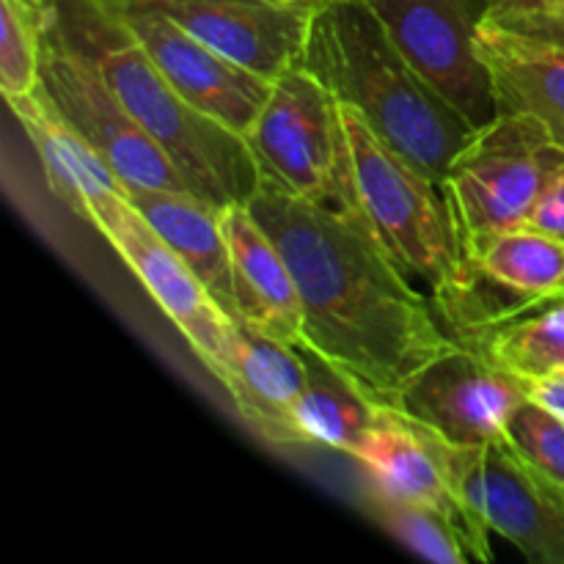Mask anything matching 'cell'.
<instances>
[{"mask_svg":"<svg viewBox=\"0 0 564 564\" xmlns=\"http://www.w3.org/2000/svg\"><path fill=\"white\" fill-rule=\"evenodd\" d=\"M405 58L471 121L496 116L488 72L477 55V31L488 0H364Z\"/></svg>","mask_w":564,"mask_h":564,"instance_id":"obj_8","label":"cell"},{"mask_svg":"<svg viewBox=\"0 0 564 564\" xmlns=\"http://www.w3.org/2000/svg\"><path fill=\"white\" fill-rule=\"evenodd\" d=\"M352 460L361 463L372 488L397 499L438 507L452 518L463 538L460 516H457L455 496L446 482L444 460H441L438 438L433 430L413 422L394 405L378 402L372 427Z\"/></svg>","mask_w":564,"mask_h":564,"instance_id":"obj_18","label":"cell"},{"mask_svg":"<svg viewBox=\"0 0 564 564\" xmlns=\"http://www.w3.org/2000/svg\"><path fill=\"white\" fill-rule=\"evenodd\" d=\"M518 383H521L527 400L564 416V369H554V372L538 375V378H518Z\"/></svg>","mask_w":564,"mask_h":564,"instance_id":"obj_28","label":"cell"},{"mask_svg":"<svg viewBox=\"0 0 564 564\" xmlns=\"http://www.w3.org/2000/svg\"><path fill=\"white\" fill-rule=\"evenodd\" d=\"M0 91L6 99L25 97L39 88L44 0H0Z\"/></svg>","mask_w":564,"mask_h":564,"instance_id":"obj_24","label":"cell"},{"mask_svg":"<svg viewBox=\"0 0 564 564\" xmlns=\"http://www.w3.org/2000/svg\"><path fill=\"white\" fill-rule=\"evenodd\" d=\"M306 383L301 347L246 323L235 325V358L224 389L242 422L275 446H301L295 408Z\"/></svg>","mask_w":564,"mask_h":564,"instance_id":"obj_17","label":"cell"},{"mask_svg":"<svg viewBox=\"0 0 564 564\" xmlns=\"http://www.w3.org/2000/svg\"><path fill=\"white\" fill-rule=\"evenodd\" d=\"M231 251L237 323H246L284 345H306L297 284L273 237L251 215L248 204L220 209Z\"/></svg>","mask_w":564,"mask_h":564,"instance_id":"obj_16","label":"cell"},{"mask_svg":"<svg viewBox=\"0 0 564 564\" xmlns=\"http://www.w3.org/2000/svg\"><path fill=\"white\" fill-rule=\"evenodd\" d=\"M39 88L61 119L113 169L130 191H187L169 154L147 135L91 58L66 36L44 0Z\"/></svg>","mask_w":564,"mask_h":564,"instance_id":"obj_6","label":"cell"},{"mask_svg":"<svg viewBox=\"0 0 564 564\" xmlns=\"http://www.w3.org/2000/svg\"><path fill=\"white\" fill-rule=\"evenodd\" d=\"M121 262L132 270L165 317L176 325L209 375L226 383L235 358V319L213 301L207 286L182 262L180 253L143 220L132 202L121 204L97 226Z\"/></svg>","mask_w":564,"mask_h":564,"instance_id":"obj_9","label":"cell"},{"mask_svg":"<svg viewBox=\"0 0 564 564\" xmlns=\"http://www.w3.org/2000/svg\"><path fill=\"white\" fill-rule=\"evenodd\" d=\"M339 121L341 169L334 207L356 220L408 279L430 286L446 330L455 336L477 306L479 275L468 262L444 191L397 154L350 105L339 102Z\"/></svg>","mask_w":564,"mask_h":564,"instance_id":"obj_3","label":"cell"},{"mask_svg":"<svg viewBox=\"0 0 564 564\" xmlns=\"http://www.w3.org/2000/svg\"><path fill=\"white\" fill-rule=\"evenodd\" d=\"M527 226L554 237V240H560L564 246V165L560 169V174L551 180V185L543 191L538 207L529 215Z\"/></svg>","mask_w":564,"mask_h":564,"instance_id":"obj_27","label":"cell"},{"mask_svg":"<svg viewBox=\"0 0 564 564\" xmlns=\"http://www.w3.org/2000/svg\"><path fill=\"white\" fill-rule=\"evenodd\" d=\"M507 444L564 490V416L527 400L510 419Z\"/></svg>","mask_w":564,"mask_h":564,"instance_id":"obj_25","label":"cell"},{"mask_svg":"<svg viewBox=\"0 0 564 564\" xmlns=\"http://www.w3.org/2000/svg\"><path fill=\"white\" fill-rule=\"evenodd\" d=\"M246 141L264 176L334 207L341 169L339 102L303 61L275 77Z\"/></svg>","mask_w":564,"mask_h":564,"instance_id":"obj_7","label":"cell"},{"mask_svg":"<svg viewBox=\"0 0 564 564\" xmlns=\"http://www.w3.org/2000/svg\"><path fill=\"white\" fill-rule=\"evenodd\" d=\"M306 383L295 408L301 446H325L356 457L378 413V400L352 378L308 345H301Z\"/></svg>","mask_w":564,"mask_h":564,"instance_id":"obj_21","label":"cell"},{"mask_svg":"<svg viewBox=\"0 0 564 564\" xmlns=\"http://www.w3.org/2000/svg\"><path fill=\"white\" fill-rule=\"evenodd\" d=\"M482 516L529 562L564 564V490L529 466L507 438L485 446Z\"/></svg>","mask_w":564,"mask_h":564,"instance_id":"obj_13","label":"cell"},{"mask_svg":"<svg viewBox=\"0 0 564 564\" xmlns=\"http://www.w3.org/2000/svg\"><path fill=\"white\" fill-rule=\"evenodd\" d=\"M562 165L564 149L532 116L496 113L477 127L441 185L466 251L482 237L527 226Z\"/></svg>","mask_w":564,"mask_h":564,"instance_id":"obj_5","label":"cell"},{"mask_svg":"<svg viewBox=\"0 0 564 564\" xmlns=\"http://www.w3.org/2000/svg\"><path fill=\"white\" fill-rule=\"evenodd\" d=\"M477 55L488 72L496 113H527L564 149V42L485 14Z\"/></svg>","mask_w":564,"mask_h":564,"instance_id":"obj_14","label":"cell"},{"mask_svg":"<svg viewBox=\"0 0 564 564\" xmlns=\"http://www.w3.org/2000/svg\"><path fill=\"white\" fill-rule=\"evenodd\" d=\"M224 58L273 83L303 58L312 3L268 0H152Z\"/></svg>","mask_w":564,"mask_h":564,"instance_id":"obj_12","label":"cell"},{"mask_svg":"<svg viewBox=\"0 0 564 564\" xmlns=\"http://www.w3.org/2000/svg\"><path fill=\"white\" fill-rule=\"evenodd\" d=\"M466 253L482 284L512 297L534 301L564 292V246L532 226L496 231L471 242Z\"/></svg>","mask_w":564,"mask_h":564,"instance_id":"obj_22","label":"cell"},{"mask_svg":"<svg viewBox=\"0 0 564 564\" xmlns=\"http://www.w3.org/2000/svg\"><path fill=\"white\" fill-rule=\"evenodd\" d=\"M518 0H488V11H505V9H512Z\"/></svg>","mask_w":564,"mask_h":564,"instance_id":"obj_29","label":"cell"},{"mask_svg":"<svg viewBox=\"0 0 564 564\" xmlns=\"http://www.w3.org/2000/svg\"><path fill=\"white\" fill-rule=\"evenodd\" d=\"M516 378L564 369V292L499 303L455 336Z\"/></svg>","mask_w":564,"mask_h":564,"instance_id":"obj_19","label":"cell"},{"mask_svg":"<svg viewBox=\"0 0 564 564\" xmlns=\"http://www.w3.org/2000/svg\"><path fill=\"white\" fill-rule=\"evenodd\" d=\"M308 3L303 66L413 169L444 185L452 160L477 127L405 58L364 0Z\"/></svg>","mask_w":564,"mask_h":564,"instance_id":"obj_2","label":"cell"},{"mask_svg":"<svg viewBox=\"0 0 564 564\" xmlns=\"http://www.w3.org/2000/svg\"><path fill=\"white\" fill-rule=\"evenodd\" d=\"M248 209L290 264L306 345L378 402L394 405L433 358L457 345L438 306L345 213L264 174Z\"/></svg>","mask_w":564,"mask_h":564,"instance_id":"obj_1","label":"cell"},{"mask_svg":"<svg viewBox=\"0 0 564 564\" xmlns=\"http://www.w3.org/2000/svg\"><path fill=\"white\" fill-rule=\"evenodd\" d=\"M50 6L66 36L97 64L138 124L169 154L193 196L218 209L251 202L262 169L246 138L176 91L116 0H50Z\"/></svg>","mask_w":564,"mask_h":564,"instance_id":"obj_4","label":"cell"},{"mask_svg":"<svg viewBox=\"0 0 564 564\" xmlns=\"http://www.w3.org/2000/svg\"><path fill=\"white\" fill-rule=\"evenodd\" d=\"M268 3H275V6H297V3H303V0H268Z\"/></svg>","mask_w":564,"mask_h":564,"instance_id":"obj_30","label":"cell"},{"mask_svg":"<svg viewBox=\"0 0 564 564\" xmlns=\"http://www.w3.org/2000/svg\"><path fill=\"white\" fill-rule=\"evenodd\" d=\"M369 516L411 554L438 564H466L471 560L460 532L446 512L422 501L397 499L369 485Z\"/></svg>","mask_w":564,"mask_h":564,"instance_id":"obj_23","label":"cell"},{"mask_svg":"<svg viewBox=\"0 0 564 564\" xmlns=\"http://www.w3.org/2000/svg\"><path fill=\"white\" fill-rule=\"evenodd\" d=\"M488 14L507 25L564 42V0H518L512 9L488 11Z\"/></svg>","mask_w":564,"mask_h":564,"instance_id":"obj_26","label":"cell"},{"mask_svg":"<svg viewBox=\"0 0 564 564\" xmlns=\"http://www.w3.org/2000/svg\"><path fill=\"white\" fill-rule=\"evenodd\" d=\"M130 202L180 253L182 262L207 286L213 301L237 323L231 251L220 224V209L180 191H130Z\"/></svg>","mask_w":564,"mask_h":564,"instance_id":"obj_20","label":"cell"},{"mask_svg":"<svg viewBox=\"0 0 564 564\" xmlns=\"http://www.w3.org/2000/svg\"><path fill=\"white\" fill-rule=\"evenodd\" d=\"M523 402L518 378L457 341L402 389L394 408L449 444L488 446L505 438Z\"/></svg>","mask_w":564,"mask_h":564,"instance_id":"obj_10","label":"cell"},{"mask_svg":"<svg viewBox=\"0 0 564 564\" xmlns=\"http://www.w3.org/2000/svg\"><path fill=\"white\" fill-rule=\"evenodd\" d=\"M116 3L127 25L135 31L176 91L209 119L246 138L259 110L268 102L273 83L198 42L152 0H116Z\"/></svg>","mask_w":564,"mask_h":564,"instance_id":"obj_11","label":"cell"},{"mask_svg":"<svg viewBox=\"0 0 564 564\" xmlns=\"http://www.w3.org/2000/svg\"><path fill=\"white\" fill-rule=\"evenodd\" d=\"M6 102L25 130L36 158L42 160L53 196L66 204L77 218L97 229L121 204L130 202L124 182L61 119L42 88Z\"/></svg>","mask_w":564,"mask_h":564,"instance_id":"obj_15","label":"cell"}]
</instances>
